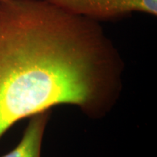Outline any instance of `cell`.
<instances>
[{
	"mask_svg": "<svg viewBox=\"0 0 157 157\" xmlns=\"http://www.w3.org/2000/svg\"><path fill=\"white\" fill-rule=\"evenodd\" d=\"M124 67L99 21L44 0H0V138L58 105L103 119L119 101Z\"/></svg>",
	"mask_w": 157,
	"mask_h": 157,
	"instance_id": "cell-1",
	"label": "cell"
},
{
	"mask_svg": "<svg viewBox=\"0 0 157 157\" xmlns=\"http://www.w3.org/2000/svg\"><path fill=\"white\" fill-rule=\"evenodd\" d=\"M71 14L97 21H115L143 13L157 15V0H44Z\"/></svg>",
	"mask_w": 157,
	"mask_h": 157,
	"instance_id": "cell-2",
	"label": "cell"
},
{
	"mask_svg": "<svg viewBox=\"0 0 157 157\" xmlns=\"http://www.w3.org/2000/svg\"><path fill=\"white\" fill-rule=\"evenodd\" d=\"M50 116V110L31 116L18 144L0 157H41L43 138Z\"/></svg>",
	"mask_w": 157,
	"mask_h": 157,
	"instance_id": "cell-3",
	"label": "cell"
}]
</instances>
